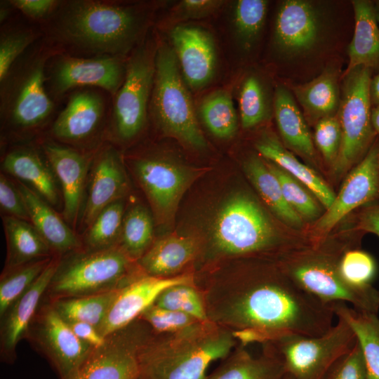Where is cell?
<instances>
[{
  "label": "cell",
  "instance_id": "43",
  "mask_svg": "<svg viewBox=\"0 0 379 379\" xmlns=\"http://www.w3.org/2000/svg\"><path fill=\"white\" fill-rule=\"evenodd\" d=\"M41 32L31 27L1 29L0 34V81L14 63L35 43Z\"/></svg>",
  "mask_w": 379,
  "mask_h": 379
},
{
  "label": "cell",
  "instance_id": "17",
  "mask_svg": "<svg viewBox=\"0 0 379 379\" xmlns=\"http://www.w3.org/2000/svg\"><path fill=\"white\" fill-rule=\"evenodd\" d=\"M182 284H194V273L190 272L168 278L144 274L136 278L118 291L98 328L99 333L106 338L126 327L154 304L164 289Z\"/></svg>",
  "mask_w": 379,
  "mask_h": 379
},
{
  "label": "cell",
  "instance_id": "7",
  "mask_svg": "<svg viewBox=\"0 0 379 379\" xmlns=\"http://www.w3.org/2000/svg\"><path fill=\"white\" fill-rule=\"evenodd\" d=\"M179 67L173 48L160 45L155 55L152 112L165 134L194 149H203L206 141Z\"/></svg>",
  "mask_w": 379,
  "mask_h": 379
},
{
  "label": "cell",
  "instance_id": "41",
  "mask_svg": "<svg viewBox=\"0 0 379 379\" xmlns=\"http://www.w3.org/2000/svg\"><path fill=\"white\" fill-rule=\"evenodd\" d=\"M268 2L265 0H239L236 2L233 22L235 33L246 48L259 35L267 15Z\"/></svg>",
  "mask_w": 379,
  "mask_h": 379
},
{
  "label": "cell",
  "instance_id": "49",
  "mask_svg": "<svg viewBox=\"0 0 379 379\" xmlns=\"http://www.w3.org/2000/svg\"><path fill=\"white\" fill-rule=\"evenodd\" d=\"M0 206L6 215L30 222L27 207L17 185L2 173L0 175Z\"/></svg>",
  "mask_w": 379,
  "mask_h": 379
},
{
  "label": "cell",
  "instance_id": "19",
  "mask_svg": "<svg viewBox=\"0 0 379 379\" xmlns=\"http://www.w3.org/2000/svg\"><path fill=\"white\" fill-rule=\"evenodd\" d=\"M89 184L82 222L91 225L107 206L124 199L128 182L122 159L111 145H105L95 153L90 168Z\"/></svg>",
  "mask_w": 379,
  "mask_h": 379
},
{
  "label": "cell",
  "instance_id": "11",
  "mask_svg": "<svg viewBox=\"0 0 379 379\" xmlns=\"http://www.w3.org/2000/svg\"><path fill=\"white\" fill-rule=\"evenodd\" d=\"M336 260L312 255L290 261L284 271L305 291L326 304L349 302L357 310L377 314L379 291L372 286L355 288L342 280Z\"/></svg>",
  "mask_w": 379,
  "mask_h": 379
},
{
  "label": "cell",
  "instance_id": "58",
  "mask_svg": "<svg viewBox=\"0 0 379 379\" xmlns=\"http://www.w3.org/2000/svg\"><path fill=\"white\" fill-rule=\"evenodd\" d=\"M283 379H291L288 375H287L286 374L284 375V377L283 378Z\"/></svg>",
  "mask_w": 379,
  "mask_h": 379
},
{
  "label": "cell",
  "instance_id": "1",
  "mask_svg": "<svg viewBox=\"0 0 379 379\" xmlns=\"http://www.w3.org/2000/svg\"><path fill=\"white\" fill-rule=\"evenodd\" d=\"M194 285L207 319L232 331L245 347L286 335L318 336L333 326L332 304L307 293L285 271L194 277Z\"/></svg>",
  "mask_w": 379,
  "mask_h": 379
},
{
  "label": "cell",
  "instance_id": "57",
  "mask_svg": "<svg viewBox=\"0 0 379 379\" xmlns=\"http://www.w3.org/2000/svg\"><path fill=\"white\" fill-rule=\"evenodd\" d=\"M374 7H375L376 19L379 25V1H377L374 3Z\"/></svg>",
  "mask_w": 379,
  "mask_h": 379
},
{
  "label": "cell",
  "instance_id": "45",
  "mask_svg": "<svg viewBox=\"0 0 379 379\" xmlns=\"http://www.w3.org/2000/svg\"><path fill=\"white\" fill-rule=\"evenodd\" d=\"M242 127L251 128L265 120L268 107L264 88L255 76H249L243 81L239 97Z\"/></svg>",
  "mask_w": 379,
  "mask_h": 379
},
{
  "label": "cell",
  "instance_id": "13",
  "mask_svg": "<svg viewBox=\"0 0 379 379\" xmlns=\"http://www.w3.org/2000/svg\"><path fill=\"white\" fill-rule=\"evenodd\" d=\"M122 59L58 54L50 60L46 67L49 95L58 98L74 88L95 86L114 97L124 79L126 67Z\"/></svg>",
  "mask_w": 379,
  "mask_h": 379
},
{
  "label": "cell",
  "instance_id": "8",
  "mask_svg": "<svg viewBox=\"0 0 379 379\" xmlns=\"http://www.w3.org/2000/svg\"><path fill=\"white\" fill-rule=\"evenodd\" d=\"M325 333L318 336L283 335L272 344L291 379H326L335 363L349 352L357 336L342 317Z\"/></svg>",
  "mask_w": 379,
  "mask_h": 379
},
{
  "label": "cell",
  "instance_id": "23",
  "mask_svg": "<svg viewBox=\"0 0 379 379\" xmlns=\"http://www.w3.org/2000/svg\"><path fill=\"white\" fill-rule=\"evenodd\" d=\"M319 29L317 13L310 2L286 0L282 2L277 13L275 44L286 54L303 53L314 46Z\"/></svg>",
  "mask_w": 379,
  "mask_h": 379
},
{
  "label": "cell",
  "instance_id": "20",
  "mask_svg": "<svg viewBox=\"0 0 379 379\" xmlns=\"http://www.w3.org/2000/svg\"><path fill=\"white\" fill-rule=\"evenodd\" d=\"M171 37L186 84L200 89L212 79L216 67V51L211 35L194 26L178 25Z\"/></svg>",
  "mask_w": 379,
  "mask_h": 379
},
{
  "label": "cell",
  "instance_id": "34",
  "mask_svg": "<svg viewBox=\"0 0 379 379\" xmlns=\"http://www.w3.org/2000/svg\"><path fill=\"white\" fill-rule=\"evenodd\" d=\"M244 168L248 178L270 208L288 225L300 227L302 218L286 201L278 179L265 162L253 157L246 161Z\"/></svg>",
  "mask_w": 379,
  "mask_h": 379
},
{
  "label": "cell",
  "instance_id": "53",
  "mask_svg": "<svg viewBox=\"0 0 379 379\" xmlns=\"http://www.w3.org/2000/svg\"><path fill=\"white\" fill-rule=\"evenodd\" d=\"M75 335L93 348L104 345L105 338L102 337L98 329L93 325L83 321L67 322Z\"/></svg>",
  "mask_w": 379,
  "mask_h": 379
},
{
  "label": "cell",
  "instance_id": "28",
  "mask_svg": "<svg viewBox=\"0 0 379 379\" xmlns=\"http://www.w3.org/2000/svg\"><path fill=\"white\" fill-rule=\"evenodd\" d=\"M354 13V31L348 46L349 62L343 74L363 66L379 69V25L374 3L367 0L352 1Z\"/></svg>",
  "mask_w": 379,
  "mask_h": 379
},
{
  "label": "cell",
  "instance_id": "3",
  "mask_svg": "<svg viewBox=\"0 0 379 379\" xmlns=\"http://www.w3.org/2000/svg\"><path fill=\"white\" fill-rule=\"evenodd\" d=\"M238 345L232 331L206 320L174 333L152 335L138 354L143 379H205L209 365Z\"/></svg>",
  "mask_w": 379,
  "mask_h": 379
},
{
  "label": "cell",
  "instance_id": "40",
  "mask_svg": "<svg viewBox=\"0 0 379 379\" xmlns=\"http://www.w3.org/2000/svg\"><path fill=\"white\" fill-rule=\"evenodd\" d=\"M278 179L288 205L303 219L319 218L321 208L317 199L302 184L272 162L265 161Z\"/></svg>",
  "mask_w": 379,
  "mask_h": 379
},
{
  "label": "cell",
  "instance_id": "24",
  "mask_svg": "<svg viewBox=\"0 0 379 379\" xmlns=\"http://www.w3.org/2000/svg\"><path fill=\"white\" fill-rule=\"evenodd\" d=\"M60 259L59 255L53 257L38 278L1 317V354L8 362L13 360L18 343L28 332L41 298L48 290Z\"/></svg>",
  "mask_w": 379,
  "mask_h": 379
},
{
  "label": "cell",
  "instance_id": "4",
  "mask_svg": "<svg viewBox=\"0 0 379 379\" xmlns=\"http://www.w3.org/2000/svg\"><path fill=\"white\" fill-rule=\"evenodd\" d=\"M62 53L44 37L35 42L0 81V115L4 128L18 136L32 134L50 119L53 102L46 88V67Z\"/></svg>",
  "mask_w": 379,
  "mask_h": 379
},
{
  "label": "cell",
  "instance_id": "52",
  "mask_svg": "<svg viewBox=\"0 0 379 379\" xmlns=\"http://www.w3.org/2000/svg\"><path fill=\"white\" fill-rule=\"evenodd\" d=\"M355 230L379 237V204L366 206L361 211L357 217Z\"/></svg>",
  "mask_w": 379,
  "mask_h": 379
},
{
  "label": "cell",
  "instance_id": "21",
  "mask_svg": "<svg viewBox=\"0 0 379 379\" xmlns=\"http://www.w3.org/2000/svg\"><path fill=\"white\" fill-rule=\"evenodd\" d=\"M105 112V104L101 95L91 90L76 91L55 119L51 134L58 141L81 145L98 131Z\"/></svg>",
  "mask_w": 379,
  "mask_h": 379
},
{
  "label": "cell",
  "instance_id": "50",
  "mask_svg": "<svg viewBox=\"0 0 379 379\" xmlns=\"http://www.w3.org/2000/svg\"><path fill=\"white\" fill-rule=\"evenodd\" d=\"M60 1L10 0L8 3L29 18L43 21L55 10Z\"/></svg>",
  "mask_w": 379,
  "mask_h": 379
},
{
  "label": "cell",
  "instance_id": "44",
  "mask_svg": "<svg viewBox=\"0 0 379 379\" xmlns=\"http://www.w3.org/2000/svg\"><path fill=\"white\" fill-rule=\"evenodd\" d=\"M336 267L342 280L355 288L371 286L377 270L373 258L359 249L346 251L338 260Z\"/></svg>",
  "mask_w": 379,
  "mask_h": 379
},
{
  "label": "cell",
  "instance_id": "33",
  "mask_svg": "<svg viewBox=\"0 0 379 379\" xmlns=\"http://www.w3.org/2000/svg\"><path fill=\"white\" fill-rule=\"evenodd\" d=\"M335 315L344 319L356 334L365 362V379H379V318L377 314L333 303Z\"/></svg>",
  "mask_w": 379,
  "mask_h": 379
},
{
  "label": "cell",
  "instance_id": "25",
  "mask_svg": "<svg viewBox=\"0 0 379 379\" xmlns=\"http://www.w3.org/2000/svg\"><path fill=\"white\" fill-rule=\"evenodd\" d=\"M1 168L31 187L53 207L60 205L57 180L44 154L42 156L29 146L14 147L4 155Z\"/></svg>",
  "mask_w": 379,
  "mask_h": 379
},
{
  "label": "cell",
  "instance_id": "9",
  "mask_svg": "<svg viewBox=\"0 0 379 379\" xmlns=\"http://www.w3.org/2000/svg\"><path fill=\"white\" fill-rule=\"evenodd\" d=\"M372 70L360 66L343 77V93L337 113L342 140L333 165L336 174H342L363 159L375 140L371 124L369 86Z\"/></svg>",
  "mask_w": 379,
  "mask_h": 379
},
{
  "label": "cell",
  "instance_id": "16",
  "mask_svg": "<svg viewBox=\"0 0 379 379\" xmlns=\"http://www.w3.org/2000/svg\"><path fill=\"white\" fill-rule=\"evenodd\" d=\"M378 195L379 138H377L348 174L331 206L318 219L317 230L322 235L327 234L351 211L375 200Z\"/></svg>",
  "mask_w": 379,
  "mask_h": 379
},
{
  "label": "cell",
  "instance_id": "55",
  "mask_svg": "<svg viewBox=\"0 0 379 379\" xmlns=\"http://www.w3.org/2000/svg\"><path fill=\"white\" fill-rule=\"evenodd\" d=\"M371 119L375 133L379 135V105L371 108Z\"/></svg>",
  "mask_w": 379,
  "mask_h": 379
},
{
  "label": "cell",
  "instance_id": "2",
  "mask_svg": "<svg viewBox=\"0 0 379 379\" xmlns=\"http://www.w3.org/2000/svg\"><path fill=\"white\" fill-rule=\"evenodd\" d=\"M146 13L110 1H60L42 21L44 38L62 53L123 58L140 39Z\"/></svg>",
  "mask_w": 379,
  "mask_h": 379
},
{
  "label": "cell",
  "instance_id": "46",
  "mask_svg": "<svg viewBox=\"0 0 379 379\" xmlns=\"http://www.w3.org/2000/svg\"><path fill=\"white\" fill-rule=\"evenodd\" d=\"M157 334L170 333L187 328L200 320L185 313L162 308L152 304L140 316Z\"/></svg>",
  "mask_w": 379,
  "mask_h": 379
},
{
  "label": "cell",
  "instance_id": "54",
  "mask_svg": "<svg viewBox=\"0 0 379 379\" xmlns=\"http://www.w3.org/2000/svg\"><path fill=\"white\" fill-rule=\"evenodd\" d=\"M369 93L371 105H379V72L373 77H371Z\"/></svg>",
  "mask_w": 379,
  "mask_h": 379
},
{
  "label": "cell",
  "instance_id": "47",
  "mask_svg": "<svg viewBox=\"0 0 379 379\" xmlns=\"http://www.w3.org/2000/svg\"><path fill=\"white\" fill-rule=\"evenodd\" d=\"M342 131L337 114L320 119L315 126L314 141L324 159L334 165L340 148Z\"/></svg>",
  "mask_w": 379,
  "mask_h": 379
},
{
  "label": "cell",
  "instance_id": "22",
  "mask_svg": "<svg viewBox=\"0 0 379 379\" xmlns=\"http://www.w3.org/2000/svg\"><path fill=\"white\" fill-rule=\"evenodd\" d=\"M201 246L197 237L170 234L154 240L137 262L146 275L173 277L192 272L187 268L197 262Z\"/></svg>",
  "mask_w": 379,
  "mask_h": 379
},
{
  "label": "cell",
  "instance_id": "26",
  "mask_svg": "<svg viewBox=\"0 0 379 379\" xmlns=\"http://www.w3.org/2000/svg\"><path fill=\"white\" fill-rule=\"evenodd\" d=\"M16 185L27 207L31 224L53 252L59 255L80 250V241L53 206L26 184L18 181Z\"/></svg>",
  "mask_w": 379,
  "mask_h": 379
},
{
  "label": "cell",
  "instance_id": "35",
  "mask_svg": "<svg viewBox=\"0 0 379 379\" xmlns=\"http://www.w3.org/2000/svg\"><path fill=\"white\" fill-rule=\"evenodd\" d=\"M154 241V222L149 211L140 204L131 206L124 213L117 246L137 262Z\"/></svg>",
  "mask_w": 379,
  "mask_h": 379
},
{
  "label": "cell",
  "instance_id": "38",
  "mask_svg": "<svg viewBox=\"0 0 379 379\" xmlns=\"http://www.w3.org/2000/svg\"><path fill=\"white\" fill-rule=\"evenodd\" d=\"M124 199L107 206L87 228L86 250H102L117 246L123 222Z\"/></svg>",
  "mask_w": 379,
  "mask_h": 379
},
{
  "label": "cell",
  "instance_id": "32",
  "mask_svg": "<svg viewBox=\"0 0 379 379\" xmlns=\"http://www.w3.org/2000/svg\"><path fill=\"white\" fill-rule=\"evenodd\" d=\"M2 222L7 244L4 270L50 258L53 251L31 222L9 215Z\"/></svg>",
  "mask_w": 379,
  "mask_h": 379
},
{
  "label": "cell",
  "instance_id": "39",
  "mask_svg": "<svg viewBox=\"0 0 379 379\" xmlns=\"http://www.w3.org/2000/svg\"><path fill=\"white\" fill-rule=\"evenodd\" d=\"M52 258L41 259L4 270L0 281V316L32 284Z\"/></svg>",
  "mask_w": 379,
  "mask_h": 379
},
{
  "label": "cell",
  "instance_id": "14",
  "mask_svg": "<svg viewBox=\"0 0 379 379\" xmlns=\"http://www.w3.org/2000/svg\"><path fill=\"white\" fill-rule=\"evenodd\" d=\"M131 166L157 221L159 223L171 221L196 173L157 154L135 158L131 161Z\"/></svg>",
  "mask_w": 379,
  "mask_h": 379
},
{
  "label": "cell",
  "instance_id": "48",
  "mask_svg": "<svg viewBox=\"0 0 379 379\" xmlns=\"http://www.w3.org/2000/svg\"><path fill=\"white\" fill-rule=\"evenodd\" d=\"M366 368L361 346L357 342L352 350L333 366L326 379H365Z\"/></svg>",
  "mask_w": 379,
  "mask_h": 379
},
{
  "label": "cell",
  "instance_id": "59",
  "mask_svg": "<svg viewBox=\"0 0 379 379\" xmlns=\"http://www.w3.org/2000/svg\"><path fill=\"white\" fill-rule=\"evenodd\" d=\"M135 379H143L142 378L140 375L138 377H137Z\"/></svg>",
  "mask_w": 379,
  "mask_h": 379
},
{
  "label": "cell",
  "instance_id": "27",
  "mask_svg": "<svg viewBox=\"0 0 379 379\" xmlns=\"http://www.w3.org/2000/svg\"><path fill=\"white\" fill-rule=\"evenodd\" d=\"M286 375L281 359L272 344H262L255 357L239 344L205 379H283Z\"/></svg>",
  "mask_w": 379,
  "mask_h": 379
},
{
  "label": "cell",
  "instance_id": "31",
  "mask_svg": "<svg viewBox=\"0 0 379 379\" xmlns=\"http://www.w3.org/2000/svg\"><path fill=\"white\" fill-rule=\"evenodd\" d=\"M336 70L327 69L312 81L292 88L305 118L316 124L337 114L340 97Z\"/></svg>",
  "mask_w": 379,
  "mask_h": 379
},
{
  "label": "cell",
  "instance_id": "29",
  "mask_svg": "<svg viewBox=\"0 0 379 379\" xmlns=\"http://www.w3.org/2000/svg\"><path fill=\"white\" fill-rule=\"evenodd\" d=\"M255 147L262 157L282 168L308 189L326 210L331 206L335 197L334 192L314 171L287 150L276 136L262 135Z\"/></svg>",
  "mask_w": 379,
  "mask_h": 379
},
{
  "label": "cell",
  "instance_id": "12",
  "mask_svg": "<svg viewBox=\"0 0 379 379\" xmlns=\"http://www.w3.org/2000/svg\"><path fill=\"white\" fill-rule=\"evenodd\" d=\"M152 333L145 321L135 319L107 336L70 379H135L140 350Z\"/></svg>",
  "mask_w": 379,
  "mask_h": 379
},
{
  "label": "cell",
  "instance_id": "42",
  "mask_svg": "<svg viewBox=\"0 0 379 379\" xmlns=\"http://www.w3.org/2000/svg\"><path fill=\"white\" fill-rule=\"evenodd\" d=\"M155 305L191 315L200 321L207 317L201 293L194 284H182L164 289L157 298Z\"/></svg>",
  "mask_w": 379,
  "mask_h": 379
},
{
  "label": "cell",
  "instance_id": "5",
  "mask_svg": "<svg viewBox=\"0 0 379 379\" xmlns=\"http://www.w3.org/2000/svg\"><path fill=\"white\" fill-rule=\"evenodd\" d=\"M283 237L260 206L250 196H232L220 208L206 255L211 260L239 258L281 248ZM198 259V260H199Z\"/></svg>",
  "mask_w": 379,
  "mask_h": 379
},
{
  "label": "cell",
  "instance_id": "18",
  "mask_svg": "<svg viewBox=\"0 0 379 379\" xmlns=\"http://www.w3.org/2000/svg\"><path fill=\"white\" fill-rule=\"evenodd\" d=\"M41 149L62 191L63 217L67 224L74 227L94 155L91 158L81 151L52 140L44 141Z\"/></svg>",
  "mask_w": 379,
  "mask_h": 379
},
{
  "label": "cell",
  "instance_id": "10",
  "mask_svg": "<svg viewBox=\"0 0 379 379\" xmlns=\"http://www.w3.org/2000/svg\"><path fill=\"white\" fill-rule=\"evenodd\" d=\"M155 55L148 46H141L129 58L124 81L114 96L109 134L127 142L135 139L147 121L150 94L155 74Z\"/></svg>",
  "mask_w": 379,
  "mask_h": 379
},
{
  "label": "cell",
  "instance_id": "6",
  "mask_svg": "<svg viewBox=\"0 0 379 379\" xmlns=\"http://www.w3.org/2000/svg\"><path fill=\"white\" fill-rule=\"evenodd\" d=\"M145 274L119 246L77 251L60 259L48 290L53 300L119 290Z\"/></svg>",
  "mask_w": 379,
  "mask_h": 379
},
{
  "label": "cell",
  "instance_id": "37",
  "mask_svg": "<svg viewBox=\"0 0 379 379\" xmlns=\"http://www.w3.org/2000/svg\"><path fill=\"white\" fill-rule=\"evenodd\" d=\"M201 119L207 129L215 137L228 139L238 128V120L230 94L225 91L210 93L199 108Z\"/></svg>",
  "mask_w": 379,
  "mask_h": 379
},
{
  "label": "cell",
  "instance_id": "36",
  "mask_svg": "<svg viewBox=\"0 0 379 379\" xmlns=\"http://www.w3.org/2000/svg\"><path fill=\"white\" fill-rule=\"evenodd\" d=\"M119 290L82 297L56 299L53 300L51 305L67 322H86L98 331Z\"/></svg>",
  "mask_w": 379,
  "mask_h": 379
},
{
  "label": "cell",
  "instance_id": "15",
  "mask_svg": "<svg viewBox=\"0 0 379 379\" xmlns=\"http://www.w3.org/2000/svg\"><path fill=\"white\" fill-rule=\"evenodd\" d=\"M34 338L60 379H70L94 349L75 335L51 304L40 313Z\"/></svg>",
  "mask_w": 379,
  "mask_h": 379
},
{
  "label": "cell",
  "instance_id": "56",
  "mask_svg": "<svg viewBox=\"0 0 379 379\" xmlns=\"http://www.w3.org/2000/svg\"><path fill=\"white\" fill-rule=\"evenodd\" d=\"M8 7H1L0 10V21L1 23L4 22L9 15Z\"/></svg>",
  "mask_w": 379,
  "mask_h": 379
},
{
  "label": "cell",
  "instance_id": "30",
  "mask_svg": "<svg viewBox=\"0 0 379 379\" xmlns=\"http://www.w3.org/2000/svg\"><path fill=\"white\" fill-rule=\"evenodd\" d=\"M274 107L277 127L284 143L300 156L314 160L315 149L305 118L292 94L284 87L277 88Z\"/></svg>",
  "mask_w": 379,
  "mask_h": 379
},
{
  "label": "cell",
  "instance_id": "51",
  "mask_svg": "<svg viewBox=\"0 0 379 379\" xmlns=\"http://www.w3.org/2000/svg\"><path fill=\"white\" fill-rule=\"evenodd\" d=\"M222 4V1L216 0H183L180 3L178 11L182 18H202L214 12Z\"/></svg>",
  "mask_w": 379,
  "mask_h": 379
}]
</instances>
